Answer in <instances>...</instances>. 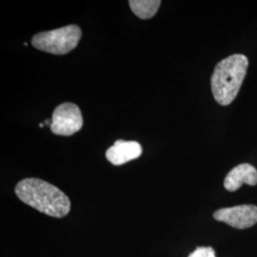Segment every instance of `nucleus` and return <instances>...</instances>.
<instances>
[{
  "mask_svg": "<svg viewBox=\"0 0 257 257\" xmlns=\"http://www.w3.org/2000/svg\"><path fill=\"white\" fill-rule=\"evenodd\" d=\"M15 192L22 202L53 217H64L71 210L69 197L42 179L25 178L19 181Z\"/></svg>",
  "mask_w": 257,
  "mask_h": 257,
  "instance_id": "obj_1",
  "label": "nucleus"
},
{
  "mask_svg": "<svg viewBox=\"0 0 257 257\" xmlns=\"http://www.w3.org/2000/svg\"><path fill=\"white\" fill-rule=\"evenodd\" d=\"M248 66V58L243 55H230L217 63L211 78V92L215 101L227 106L235 99Z\"/></svg>",
  "mask_w": 257,
  "mask_h": 257,
  "instance_id": "obj_2",
  "label": "nucleus"
},
{
  "mask_svg": "<svg viewBox=\"0 0 257 257\" xmlns=\"http://www.w3.org/2000/svg\"><path fill=\"white\" fill-rule=\"evenodd\" d=\"M82 37L77 25H68L53 31L41 32L32 38V45L37 50L53 55H66L78 45Z\"/></svg>",
  "mask_w": 257,
  "mask_h": 257,
  "instance_id": "obj_3",
  "label": "nucleus"
},
{
  "mask_svg": "<svg viewBox=\"0 0 257 257\" xmlns=\"http://www.w3.org/2000/svg\"><path fill=\"white\" fill-rule=\"evenodd\" d=\"M82 126V113L77 105L65 102L55 108L51 124V131L55 135L70 137L79 132Z\"/></svg>",
  "mask_w": 257,
  "mask_h": 257,
  "instance_id": "obj_4",
  "label": "nucleus"
},
{
  "mask_svg": "<svg viewBox=\"0 0 257 257\" xmlns=\"http://www.w3.org/2000/svg\"><path fill=\"white\" fill-rule=\"evenodd\" d=\"M214 219L228 224L235 229H248L257 223V206L240 205L224 208L213 213Z\"/></svg>",
  "mask_w": 257,
  "mask_h": 257,
  "instance_id": "obj_5",
  "label": "nucleus"
},
{
  "mask_svg": "<svg viewBox=\"0 0 257 257\" xmlns=\"http://www.w3.org/2000/svg\"><path fill=\"white\" fill-rule=\"evenodd\" d=\"M142 147L137 141L116 140L106 152V158L112 165L126 164L142 155Z\"/></svg>",
  "mask_w": 257,
  "mask_h": 257,
  "instance_id": "obj_6",
  "label": "nucleus"
},
{
  "mask_svg": "<svg viewBox=\"0 0 257 257\" xmlns=\"http://www.w3.org/2000/svg\"><path fill=\"white\" fill-rule=\"evenodd\" d=\"M243 184L257 185V170L250 164H240L234 167L225 177L224 187L229 192H235Z\"/></svg>",
  "mask_w": 257,
  "mask_h": 257,
  "instance_id": "obj_7",
  "label": "nucleus"
},
{
  "mask_svg": "<svg viewBox=\"0 0 257 257\" xmlns=\"http://www.w3.org/2000/svg\"><path fill=\"white\" fill-rule=\"evenodd\" d=\"M131 10L141 19H152L160 7V0H130Z\"/></svg>",
  "mask_w": 257,
  "mask_h": 257,
  "instance_id": "obj_8",
  "label": "nucleus"
},
{
  "mask_svg": "<svg viewBox=\"0 0 257 257\" xmlns=\"http://www.w3.org/2000/svg\"><path fill=\"white\" fill-rule=\"evenodd\" d=\"M189 257H215V252L211 247H198Z\"/></svg>",
  "mask_w": 257,
  "mask_h": 257,
  "instance_id": "obj_9",
  "label": "nucleus"
},
{
  "mask_svg": "<svg viewBox=\"0 0 257 257\" xmlns=\"http://www.w3.org/2000/svg\"><path fill=\"white\" fill-rule=\"evenodd\" d=\"M39 127H40V128H43V127H44V124H43V123H40V124H39Z\"/></svg>",
  "mask_w": 257,
  "mask_h": 257,
  "instance_id": "obj_10",
  "label": "nucleus"
}]
</instances>
